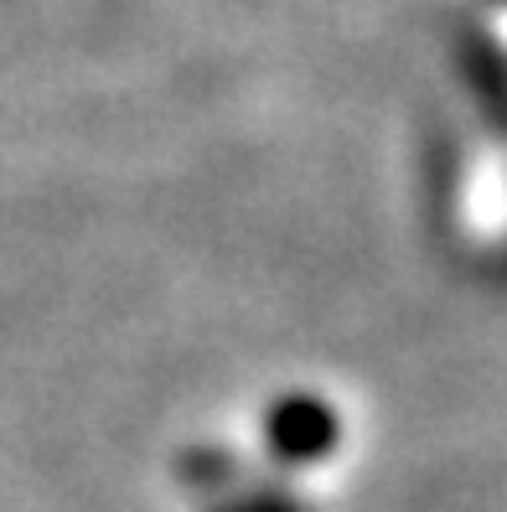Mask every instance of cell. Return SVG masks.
<instances>
[{
    "instance_id": "1",
    "label": "cell",
    "mask_w": 507,
    "mask_h": 512,
    "mask_svg": "<svg viewBox=\"0 0 507 512\" xmlns=\"http://www.w3.org/2000/svg\"><path fill=\"white\" fill-rule=\"evenodd\" d=\"M264 435H270L275 456H285V461H321L337 445V414H332V404L295 394V399H280L270 409Z\"/></svg>"
},
{
    "instance_id": "2",
    "label": "cell",
    "mask_w": 507,
    "mask_h": 512,
    "mask_svg": "<svg viewBox=\"0 0 507 512\" xmlns=\"http://www.w3.org/2000/svg\"><path fill=\"white\" fill-rule=\"evenodd\" d=\"M223 512H306V507H301V502H290V497H285V502H254V497H238V502H228Z\"/></svg>"
}]
</instances>
